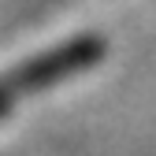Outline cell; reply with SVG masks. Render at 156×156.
<instances>
[{"instance_id": "6da1fadb", "label": "cell", "mask_w": 156, "mask_h": 156, "mask_svg": "<svg viewBox=\"0 0 156 156\" xmlns=\"http://www.w3.org/2000/svg\"><path fill=\"white\" fill-rule=\"evenodd\" d=\"M104 60V41L93 34H82V37H71V41L56 45L48 52H37L34 60H23L15 71L4 74V86L11 97L15 93H41L56 82H63V78H74L89 67H97Z\"/></svg>"}, {"instance_id": "7a4b0ae2", "label": "cell", "mask_w": 156, "mask_h": 156, "mask_svg": "<svg viewBox=\"0 0 156 156\" xmlns=\"http://www.w3.org/2000/svg\"><path fill=\"white\" fill-rule=\"evenodd\" d=\"M8 108H11V93H8L4 86H0V119L8 115Z\"/></svg>"}]
</instances>
